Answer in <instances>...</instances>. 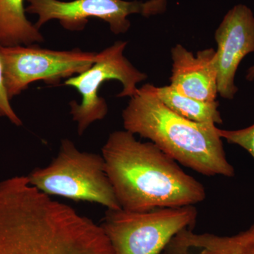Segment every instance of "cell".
I'll return each instance as SVG.
<instances>
[{
  "instance_id": "cell-10",
  "label": "cell",
  "mask_w": 254,
  "mask_h": 254,
  "mask_svg": "<svg viewBox=\"0 0 254 254\" xmlns=\"http://www.w3.org/2000/svg\"><path fill=\"white\" fill-rule=\"evenodd\" d=\"M171 86L182 94L202 101L216 100L218 74L215 50H202L194 55L182 45L172 48Z\"/></svg>"
},
{
  "instance_id": "cell-1",
  "label": "cell",
  "mask_w": 254,
  "mask_h": 254,
  "mask_svg": "<svg viewBox=\"0 0 254 254\" xmlns=\"http://www.w3.org/2000/svg\"><path fill=\"white\" fill-rule=\"evenodd\" d=\"M0 254H116L101 225L37 190L0 182Z\"/></svg>"
},
{
  "instance_id": "cell-8",
  "label": "cell",
  "mask_w": 254,
  "mask_h": 254,
  "mask_svg": "<svg viewBox=\"0 0 254 254\" xmlns=\"http://www.w3.org/2000/svg\"><path fill=\"white\" fill-rule=\"evenodd\" d=\"M29 5L26 11L38 15L35 26L39 29L51 20L56 19L65 29L81 31L88 18H97L109 23L114 34L127 33L131 27L127 18L129 15L141 14L145 17L161 14L166 11L168 0L125 1V0H26Z\"/></svg>"
},
{
  "instance_id": "cell-2",
  "label": "cell",
  "mask_w": 254,
  "mask_h": 254,
  "mask_svg": "<svg viewBox=\"0 0 254 254\" xmlns=\"http://www.w3.org/2000/svg\"><path fill=\"white\" fill-rule=\"evenodd\" d=\"M105 169L123 210L194 205L206 198L205 187L185 173L152 142L143 143L130 132L116 131L102 148Z\"/></svg>"
},
{
  "instance_id": "cell-11",
  "label": "cell",
  "mask_w": 254,
  "mask_h": 254,
  "mask_svg": "<svg viewBox=\"0 0 254 254\" xmlns=\"http://www.w3.org/2000/svg\"><path fill=\"white\" fill-rule=\"evenodd\" d=\"M165 254H254V222L233 235L195 233L186 229L170 241Z\"/></svg>"
},
{
  "instance_id": "cell-5",
  "label": "cell",
  "mask_w": 254,
  "mask_h": 254,
  "mask_svg": "<svg viewBox=\"0 0 254 254\" xmlns=\"http://www.w3.org/2000/svg\"><path fill=\"white\" fill-rule=\"evenodd\" d=\"M198 218L194 205L143 212L108 210L101 227L116 254H162L170 241Z\"/></svg>"
},
{
  "instance_id": "cell-12",
  "label": "cell",
  "mask_w": 254,
  "mask_h": 254,
  "mask_svg": "<svg viewBox=\"0 0 254 254\" xmlns=\"http://www.w3.org/2000/svg\"><path fill=\"white\" fill-rule=\"evenodd\" d=\"M26 12L24 0H0V46H31L44 41Z\"/></svg>"
},
{
  "instance_id": "cell-16",
  "label": "cell",
  "mask_w": 254,
  "mask_h": 254,
  "mask_svg": "<svg viewBox=\"0 0 254 254\" xmlns=\"http://www.w3.org/2000/svg\"><path fill=\"white\" fill-rule=\"evenodd\" d=\"M246 79L249 81H254V65L251 66V67L247 70V75H246Z\"/></svg>"
},
{
  "instance_id": "cell-3",
  "label": "cell",
  "mask_w": 254,
  "mask_h": 254,
  "mask_svg": "<svg viewBox=\"0 0 254 254\" xmlns=\"http://www.w3.org/2000/svg\"><path fill=\"white\" fill-rule=\"evenodd\" d=\"M125 130L150 140L177 163L207 177L235 176L216 125L190 121L158 99L150 83L138 88L123 112Z\"/></svg>"
},
{
  "instance_id": "cell-14",
  "label": "cell",
  "mask_w": 254,
  "mask_h": 254,
  "mask_svg": "<svg viewBox=\"0 0 254 254\" xmlns=\"http://www.w3.org/2000/svg\"><path fill=\"white\" fill-rule=\"evenodd\" d=\"M219 136L232 144L247 150L254 160V124L252 126L237 130H224L217 128Z\"/></svg>"
},
{
  "instance_id": "cell-6",
  "label": "cell",
  "mask_w": 254,
  "mask_h": 254,
  "mask_svg": "<svg viewBox=\"0 0 254 254\" xmlns=\"http://www.w3.org/2000/svg\"><path fill=\"white\" fill-rule=\"evenodd\" d=\"M127 45V42H116L97 53L95 63L86 71L65 80L64 85L73 87L81 95V103L75 100L69 103L70 114L77 124L79 136L91 124L103 120L108 114V104L98 93L103 83L118 80L123 86L118 97L131 98L138 91L137 84L148 78L124 55Z\"/></svg>"
},
{
  "instance_id": "cell-17",
  "label": "cell",
  "mask_w": 254,
  "mask_h": 254,
  "mask_svg": "<svg viewBox=\"0 0 254 254\" xmlns=\"http://www.w3.org/2000/svg\"><path fill=\"white\" fill-rule=\"evenodd\" d=\"M165 254V253H164V252H163V254Z\"/></svg>"
},
{
  "instance_id": "cell-13",
  "label": "cell",
  "mask_w": 254,
  "mask_h": 254,
  "mask_svg": "<svg viewBox=\"0 0 254 254\" xmlns=\"http://www.w3.org/2000/svg\"><path fill=\"white\" fill-rule=\"evenodd\" d=\"M157 97L165 106L183 118L199 123L220 125L222 119L218 110L219 103L202 101L182 94L171 85L155 86Z\"/></svg>"
},
{
  "instance_id": "cell-4",
  "label": "cell",
  "mask_w": 254,
  "mask_h": 254,
  "mask_svg": "<svg viewBox=\"0 0 254 254\" xmlns=\"http://www.w3.org/2000/svg\"><path fill=\"white\" fill-rule=\"evenodd\" d=\"M30 185L48 195L122 209L105 169L102 155L80 151L71 140L61 141L59 153L50 165L27 175Z\"/></svg>"
},
{
  "instance_id": "cell-7",
  "label": "cell",
  "mask_w": 254,
  "mask_h": 254,
  "mask_svg": "<svg viewBox=\"0 0 254 254\" xmlns=\"http://www.w3.org/2000/svg\"><path fill=\"white\" fill-rule=\"evenodd\" d=\"M5 88L9 99L21 94L33 82L58 85L86 71L95 63L97 53L76 48L58 51L33 46H0Z\"/></svg>"
},
{
  "instance_id": "cell-9",
  "label": "cell",
  "mask_w": 254,
  "mask_h": 254,
  "mask_svg": "<svg viewBox=\"0 0 254 254\" xmlns=\"http://www.w3.org/2000/svg\"><path fill=\"white\" fill-rule=\"evenodd\" d=\"M218 44L215 67L218 92L222 98L232 100L238 91L235 83L237 68L242 60L254 52V15L245 4L229 10L215 33Z\"/></svg>"
},
{
  "instance_id": "cell-15",
  "label": "cell",
  "mask_w": 254,
  "mask_h": 254,
  "mask_svg": "<svg viewBox=\"0 0 254 254\" xmlns=\"http://www.w3.org/2000/svg\"><path fill=\"white\" fill-rule=\"evenodd\" d=\"M10 100L5 88L2 61L0 55V117L7 118L16 126H21L22 121L13 110Z\"/></svg>"
}]
</instances>
